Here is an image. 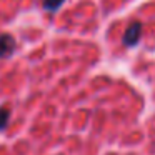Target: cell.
<instances>
[{
    "label": "cell",
    "mask_w": 155,
    "mask_h": 155,
    "mask_svg": "<svg viewBox=\"0 0 155 155\" xmlns=\"http://www.w3.org/2000/svg\"><path fill=\"white\" fill-rule=\"evenodd\" d=\"M140 34H142V24L140 22H134V24H130L127 27V30H125L124 34V45L125 47H134V45L138 44V40H140Z\"/></svg>",
    "instance_id": "cell-1"
},
{
    "label": "cell",
    "mask_w": 155,
    "mask_h": 155,
    "mask_svg": "<svg viewBox=\"0 0 155 155\" xmlns=\"http://www.w3.org/2000/svg\"><path fill=\"white\" fill-rule=\"evenodd\" d=\"M15 38L8 34H2L0 35V58H7L10 57L12 54L15 52Z\"/></svg>",
    "instance_id": "cell-2"
},
{
    "label": "cell",
    "mask_w": 155,
    "mask_h": 155,
    "mask_svg": "<svg viewBox=\"0 0 155 155\" xmlns=\"http://www.w3.org/2000/svg\"><path fill=\"white\" fill-rule=\"evenodd\" d=\"M65 0H44V8L48 12H55Z\"/></svg>",
    "instance_id": "cell-4"
},
{
    "label": "cell",
    "mask_w": 155,
    "mask_h": 155,
    "mask_svg": "<svg viewBox=\"0 0 155 155\" xmlns=\"http://www.w3.org/2000/svg\"><path fill=\"white\" fill-rule=\"evenodd\" d=\"M8 118H10V107H7V105L0 107V130H4L7 127Z\"/></svg>",
    "instance_id": "cell-3"
}]
</instances>
